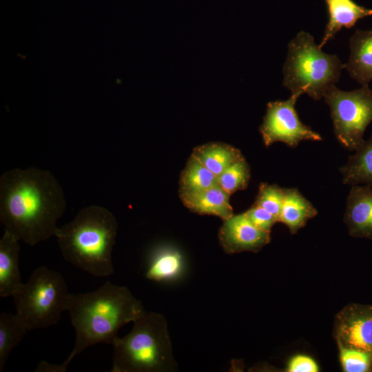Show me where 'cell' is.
Masks as SVG:
<instances>
[{
	"label": "cell",
	"mask_w": 372,
	"mask_h": 372,
	"mask_svg": "<svg viewBox=\"0 0 372 372\" xmlns=\"http://www.w3.org/2000/svg\"><path fill=\"white\" fill-rule=\"evenodd\" d=\"M63 189L48 170L14 168L0 177V221L4 230L30 246L55 236L64 214Z\"/></svg>",
	"instance_id": "obj_1"
},
{
	"label": "cell",
	"mask_w": 372,
	"mask_h": 372,
	"mask_svg": "<svg viewBox=\"0 0 372 372\" xmlns=\"http://www.w3.org/2000/svg\"><path fill=\"white\" fill-rule=\"evenodd\" d=\"M66 311L76 338L71 353L60 364L63 372L76 355L90 346L112 344L119 329L134 322L145 310L126 287L106 282L93 291L70 293Z\"/></svg>",
	"instance_id": "obj_2"
},
{
	"label": "cell",
	"mask_w": 372,
	"mask_h": 372,
	"mask_svg": "<svg viewBox=\"0 0 372 372\" xmlns=\"http://www.w3.org/2000/svg\"><path fill=\"white\" fill-rule=\"evenodd\" d=\"M118 223L107 208L90 205L68 223L58 227L55 237L64 259L96 277L114 273L112 251Z\"/></svg>",
	"instance_id": "obj_3"
},
{
	"label": "cell",
	"mask_w": 372,
	"mask_h": 372,
	"mask_svg": "<svg viewBox=\"0 0 372 372\" xmlns=\"http://www.w3.org/2000/svg\"><path fill=\"white\" fill-rule=\"evenodd\" d=\"M131 331L112 343V372H175L167 322L161 313L145 311Z\"/></svg>",
	"instance_id": "obj_4"
},
{
	"label": "cell",
	"mask_w": 372,
	"mask_h": 372,
	"mask_svg": "<svg viewBox=\"0 0 372 372\" xmlns=\"http://www.w3.org/2000/svg\"><path fill=\"white\" fill-rule=\"evenodd\" d=\"M344 68L338 56L323 52L311 34L300 31L288 45L282 85L291 93L307 94L318 101L339 81Z\"/></svg>",
	"instance_id": "obj_5"
},
{
	"label": "cell",
	"mask_w": 372,
	"mask_h": 372,
	"mask_svg": "<svg viewBox=\"0 0 372 372\" xmlns=\"http://www.w3.org/2000/svg\"><path fill=\"white\" fill-rule=\"evenodd\" d=\"M70 295L61 274L41 266L12 298L16 313L28 330L32 331L56 324L67 310Z\"/></svg>",
	"instance_id": "obj_6"
},
{
	"label": "cell",
	"mask_w": 372,
	"mask_h": 372,
	"mask_svg": "<svg viewBox=\"0 0 372 372\" xmlns=\"http://www.w3.org/2000/svg\"><path fill=\"white\" fill-rule=\"evenodd\" d=\"M323 98L330 109L336 138L347 149L355 151L364 141V132L372 122V90L362 85L344 91L333 85Z\"/></svg>",
	"instance_id": "obj_7"
},
{
	"label": "cell",
	"mask_w": 372,
	"mask_h": 372,
	"mask_svg": "<svg viewBox=\"0 0 372 372\" xmlns=\"http://www.w3.org/2000/svg\"><path fill=\"white\" fill-rule=\"evenodd\" d=\"M300 92L291 93L285 101H275L267 103V111L259 130L265 145L267 147L273 143L282 142L295 148L302 141H320L321 135L304 124L296 110Z\"/></svg>",
	"instance_id": "obj_8"
},
{
	"label": "cell",
	"mask_w": 372,
	"mask_h": 372,
	"mask_svg": "<svg viewBox=\"0 0 372 372\" xmlns=\"http://www.w3.org/2000/svg\"><path fill=\"white\" fill-rule=\"evenodd\" d=\"M338 345L355 349L372 356V309L351 305L336 317Z\"/></svg>",
	"instance_id": "obj_9"
},
{
	"label": "cell",
	"mask_w": 372,
	"mask_h": 372,
	"mask_svg": "<svg viewBox=\"0 0 372 372\" xmlns=\"http://www.w3.org/2000/svg\"><path fill=\"white\" fill-rule=\"evenodd\" d=\"M218 238L227 254L258 252L270 242V232L257 228L242 213L223 220Z\"/></svg>",
	"instance_id": "obj_10"
},
{
	"label": "cell",
	"mask_w": 372,
	"mask_h": 372,
	"mask_svg": "<svg viewBox=\"0 0 372 372\" xmlns=\"http://www.w3.org/2000/svg\"><path fill=\"white\" fill-rule=\"evenodd\" d=\"M344 220L351 236L372 238V187L352 185L346 203Z\"/></svg>",
	"instance_id": "obj_11"
},
{
	"label": "cell",
	"mask_w": 372,
	"mask_h": 372,
	"mask_svg": "<svg viewBox=\"0 0 372 372\" xmlns=\"http://www.w3.org/2000/svg\"><path fill=\"white\" fill-rule=\"evenodd\" d=\"M19 240L4 230L0 239V297H12L23 283L19 262Z\"/></svg>",
	"instance_id": "obj_12"
},
{
	"label": "cell",
	"mask_w": 372,
	"mask_h": 372,
	"mask_svg": "<svg viewBox=\"0 0 372 372\" xmlns=\"http://www.w3.org/2000/svg\"><path fill=\"white\" fill-rule=\"evenodd\" d=\"M350 56L344 68L361 85L372 81V28L357 30L349 39Z\"/></svg>",
	"instance_id": "obj_13"
},
{
	"label": "cell",
	"mask_w": 372,
	"mask_h": 372,
	"mask_svg": "<svg viewBox=\"0 0 372 372\" xmlns=\"http://www.w3.org/2000/svg\"><path fill=\"white\" fill-rule=\"evenodd\" d=\"M179 194L184 205L194 213L216 216L223 220L234 215L230 195L218 185L196 192Z\"/></svg>",
	"instance_id": "obj_14"
},
{
	"label": "cell",
	"mask_w": 372,
	"mask_h": 372,
	"mask_svg": "<svg viewBox=\"0 0 372 372\" xmlns=\"http://www.w3.org/2000/svg\"><path fill=\"white\" fill-rule=\"evenodd\" d=\"M185 265V260L177 249L159 246L149 253L145 277L158 282L175 280L183 274Z\"/></svg>",
	"instance_id": "obj_15"
},
{
	"label": "cell",
	"mask_w": 372,
	"mask_h": 372,
	"mask_svg": "<svg viewBox=\"0 0 372 372\" xmlns=\"http://www.w3.org/2000/svg\"><path fill=\"white\" fill-rule=\"evenodd\" d=\"M329 12V21L319 47L331 41L342 28H350L366 17L372 16V9L357 4L353 0H324Z\"/></svg>",
	"instance_id": "obj_16"
},
{
	"label": "cell",
	"mask_w": 372,
	"mask_h": 372,
	"mask_svg": "<svg viewBox=\"0 0 372 372\" xmlns=\"http://www.w3.org/2000/svg\"><path fill=\"white\" fill-rule=\"evenodd\" d=\"M317 209L297 188H285V197L278 222L296 234L307 222L316 216Z\"/></svg>",
	"instance_id": "obj_17"
},
{
	"label": "cell",
	"mask_w": 372,
	"mask_h": 372,
	"mask_svg": "<svg viewBox=\"0 0 372 372\" xmlns=\"http://www.w3.org/2000/svg\"><path fill=\"white\" fill-rule=\"evenodd\" d=\"M342 183L345 185H368L372 187V134L369 138L349 156L340 167Z\"/></svg>",
	"instance_id": "obj_18"
},
{
	"label": "cell",
	"mask_w": 372,
	"mask_h": 372,
	"mask_svg": "<svg viewBox=\"0 0 372 372\" xmlns=\"http://www.w3.org/2000/svg\"><path fill=\"white\" fill-rule=\"evenodd\" d=\"M191 155L216 176L235 161L244 157L238 149L220 142H211L197 146Z\"/></svg>",
	"instance_id": "obj_19"
},
{
	"label": "cell",
	"mask_w": 372,
	"mask_h": 372,
	"mask_svg": "<svg viewBox=\"0 0 372 372\" xmlns=\"http://www.w3.org/2000/svg\"><path fill=\"white\" fill-rule=\"evenodd\" d=\"M28 331L17 316L7 312L0 314V371H3L12 351Z\"/></svg>",
	"instance_id": "obj_20"
},
{
	"label": "cell",
	"mask_w": 372,
	"mask_h": 372,
	"mask_svg": "<svg viewBox=\"0 0 372 372\" xmlns=\"http://www.w3.org/2000/svg\"><path fill=\"white\" fill-rule=\"evenodd\" d=\"M179 185V193L196 192L217 185V176L191 155L181 172Z\"/></svg>",
	"instance_id": "obj_21"
},
{
	"label": "cell",
	"mask_w": 372,
	"mask_h": 372,
	"mask_svg": "<svg viewBox=\"0 0 372 372\" xmlns=\"http://www.w3.org/2000/svg\"><path fill=\"white\" fill-rule=\"evenodd\" d=\"M250 180V168L244 157L229 165L217 176L218 185L230 196L245 189Z\"/></svg>",
	"instance_id": "obj_22"
},
{
	"label": "cell",
	"mask_w": 372,
	"mask_h": 372,
	"mask_svg": "<svg viewBox=\"0 0 372 372\" xmlns=\"http://www.w3.org/2000/svg\"><path fill=\"white\" fill-rule=\"evenodd\" d=\"M285 197V188L277 185L261 183L254 204L260 206L273 216L278 220Z\"/></svg>",
	"instance_id": "obj_23"
},
{
	"label": "cell",
	"mask_w": 372,
	"mask_h": 372,
	"mask_svg": "<svg viewBox=\"0 0 372 372\" xmlns=\"http://www.w3.org/2000/svg\"><path fill=\"white\" fill-rule=\"evenodd\" d=\"M342 367L346 372H365L371 366L372 356L364 351L338 345Z\"/></svg>",
	"instance_id": "obj_24"
},
{
	"label": "cell",
	"mask_w": 372,
	"mask_h": 372,
	"mask_svg": "<svg viewBox=\"0 0 372 372\" xmlns=\"http://www.w3.org/2000/svg\"><path fill=\"white\" fill-rule=\"evenodd\" d=\"M248 219L257 228L270 232L278 218L265 208L254 204L245 212Z\"/></svg>",
	"instance_id": "obj_25"
},
{
	"label": "cell",
	"mask_w": 372,
	"mask_h": 372,
	"mask_svg": "<svg viewBox=\"0 0 372 372\" xmlns=\"http://www.w3.org/2000/svg\"><path fill=\"white\" fill-rule=\"evenodd\" d=\"M319 367L316 361L311 357L304 355H297L288 362V372H318Z\"/></svg>",
	"instance_id": "obj_26"
},
{
	"label": "cell",
	"mask_w": 372,
	"mask_h": 372,
	"mask_svg": "<svg viewBox=\"0 0 372 372\" xmlns=\"http://www.w3.org/2000/svg\"><path fill=\"white\" fill-rule=\"evenodd\" d=\"M37 372H63L60 364H50L42 361L35 369Z\"/></svg>",
	"instance_id": "obj_27"
}]
</instances>
